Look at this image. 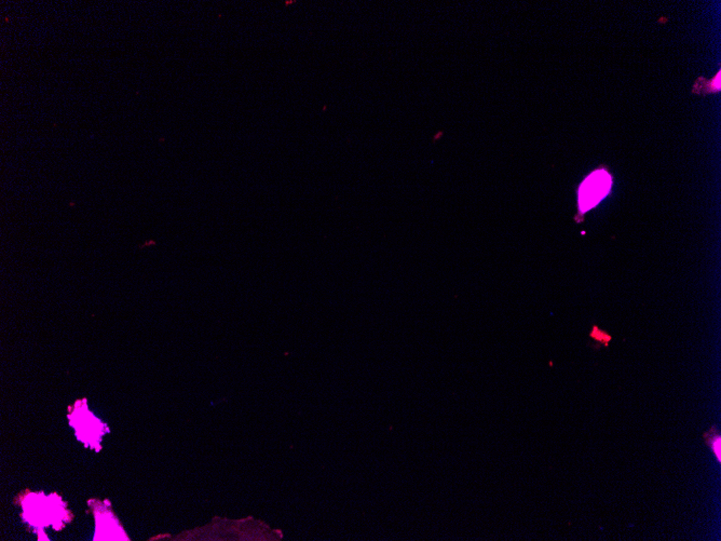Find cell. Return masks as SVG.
<instances>
[{"mask_svg": "<svg viewBox=\"0 0 721 541\" xmlns=\"http://www.w3.org/2000/svg\"><path fill=\"white\" fill-rule=\"evenodd\" d=\"M611 184V176L605 170L595 171L582 183L579 190V208L582 214L599 205L608 194Z\"/></svg>", "mask_w": 721, "mask_h": 541, "instance_id": "obj_1", "label": "cell"}, {"mask_svg": "<svg viewBox=\"0 0 721 541\" xmlns=\"http://www.w3.org/2000/svg\"><path fill=\"white\" fill-rule=\"evenodd\" d=\"M713 434H709L705 433L704 438L706 440L707 446L711 448V452L714 454L716 457L718 464L721 463V436L720 433H714V429H711Z\"/></svg>", "mask_w": 721, "mask_h": 541, "instance_id": "obj_2", "label": "cell"}]
</instances>
